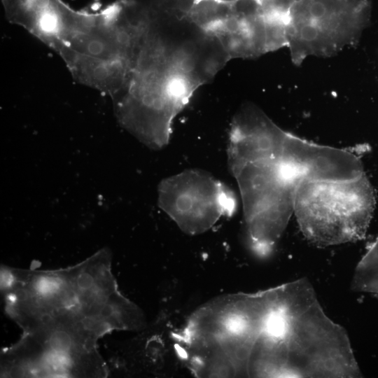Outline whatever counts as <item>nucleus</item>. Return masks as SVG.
<instances>
[{"mask_svg": "<svg viewBox=\"0 0 378 378\" xmlns=\"http://www.w3.org/2000/svg\"><path fill=\"white\" fill-rule=\"evenodd\" d=\"M229 59L188 15L148 12L129 75L111 97L120 122L147 145L164 146L176 115Z\"/></svg>", "mask_w": 378, "mask_h": 378, "instance_id": "f257e3e1", "label": "nucleus"}, {"mask_svg": "<svg viewBox=\"0 0 378 378\" xmlns=\"http://www.w3.org/2000/svg\"><path fill=\"white\" fill-rule=\"evenodd\" d=\"M6 310L23 333L59 332L90 346L113 330L145 326L142 311L123 296L108 251L66 269L1 270Z\"/></svg>", "mask_w": 378, "mask_h": 378, "instance_id": "f03ea898", "label": "nucleus"}, {"mask_svg": "<svg viewBox=\"0 0 378 378\" xmlns=\"http://www.w3.org/2000/svg\"><path fill=\"white\" fill-rule=\"evenodd\" d=\"M346 330L325 313L312 284L279 286V296L252 355L248 377H361Z\"/></svg>", "mask_w": 378, "mask_h": 378, "instance_id": "7ed1b4c3", "label": "nucleus"}, {"mask_svg": "<svg viewBox=\"0 0 378 378\" xmlns=\"http://www.w3.org/2000/svg\"><path fill=\"white\" fill-rule=\"evenodd\" d=\"M279 286L216 299L199 309L185 332L186 356L200 374L248 377L250 361L274 308Z\"/></svg>", "mask_w": 378, "mask_h": 378, "instance_id": "20e7f679", "label": "nucleus"}, {"mask_svg": "<svg viewBox=\"0 0 378 378\" xmlns=\"http://www.w3.org/2000/svg\"><path fill=\"white\" fill-rule=\"evenodd\" d=\"M145 24L139 10L122 0L88 13L57 53L75 80L113 97L129 75Z\"/></svg>", "mask_w": 378, "mask_h": 378, "instance_id": "39448f33", "label": "nucleus"}, {"mask_svg": "<svg viewBox=\"0 0 378 378\" xmlns=\"http://www.w3.org/2000/svg\"><path fill=\"white\" fill-rule=\"evenodd\" d=\"M374 206V190L364 174L346 181H301L294 214L306 239L326 247L362 239Z\"/></svg>", "mask_w": 378, "mask_h": 378, "instance_id": "423d86ee", "label": "nucleus"}, {"mask_svg": "<svg viewBox=\"0 0 378 378\" xmlns=\"http://www.w3.org/2000/svg\"><path fill=\"white\" fill-rule=\"evenodd\" d=\"M368 0H297L288 13L287 48L297 66L356 44L371 16Z\"/></svg>", "mask_w": 378, "mask_h": 378, "instance_id": "0eeeda50", "label": "nucleus"}, {"mask_svg": "<svg viewBox=\"0 0 378 378\" xmlns=\"http://www.w3.org/2000/svg\"><path fill=\"white\" fill-rule=\"evenodd\" d=\"M230 169L239 188L249 237L255 248L267 252L280 239L294 214L300 180L281 159Z\"/></svg>", "mask_w": 378, "mask_h": 378, "instance_id": "6e6552de", "label": "nucleus"}, {"mask_svg": "<svg viewBox=\"0 0 378 378\" xmlns=\"http://www.w3.org/2000/svg\"><path fill=\"white\" fill-rule=\"evenodd\" d=\"M159 206L189 234L209 230L234 211L235 200L222 183L199 169H188L163 180Z\"/></svg>", "mask_w": 378, "mask_h": 378, "instance_id": "1a4fd4ad", "label": "nucleus"}, {"mask_svg": "<svg viewBox=\"0 0 378 378\" xmlns=\"http://www.w3.org/2000/svg\"><path fill=\"white\" fill-rule=\"evenodd\" d=\"M228 13L206 31L220 43L230 59L255 58L274 51V23L258 0H230Z\"/></svg>", "mask_w": 378, "mask_h": 378, "instance_id": "9d476101", "label": "nucleus"}, {"mask_svg": "<svg viewBox=\"0 0 378 378\" xmlns=\"http://www.w3.org/2000/svg\"><path fill=\"white\" fill-rule=\"evenodd\" d=\"M288 134L255 105H244L231 126L227 150L230 167L281 159Z\"/></svg>", "mask_w": 378, "mask_h": 378, "instance_id": "9b49d317", "label": "nucleus"}, {"mask_svg": "<svg viewBox=\"0 0 378 378\" xmlns=\"http://www.w3.org/2000/svg\"><path fill=\"white\" fill-rule=\"evenodd\" d=\"M301 181H338L365 174L351 152L314 144L288 133L281 158Z\"/></svg>", "mask_w": 378, "mask_h": 378, "instance_id": "f8f14e48", "label": "nucleus"}, {"mask_svg": "<svg viewBox=\"0 0 378 378\" xmlns=\"http://www.w3.org/2000/svg\"><path fill=\"white\" fill-rule=\"evenodd\" d=\"M2 4L10 22L22 26L57 52L85 15L62 0H2Z\"/></svg>", "mask_w": 378, "mask_h": 378, "instance_id": "ddd939ff", "label": "nucleus"}, {"mask_svg": "<svg viewBox=\"0 0 378 378\" xmlns=\"http://www.w3.org/2000/svg\"><path fill=\"white\" fill-rule=\"evenodd\" d=\"M351 286L354 291L378 295V236L357 264Z\"/></svg>", "mask_w": 378, "mask_h": 378, "instance_id": "4468645a", "label": "nucleus"}, {"mask_svg": "<svg viewBox=\"0 0 378 378\" xmlns=\"http://www.w3.org/2000/svg\"><path fill=\"white\" fill-rule=\"evenodd\" d=\"M265 15L270 19L288 24V13L297 0H258Z\"/></svg>", "mask_w": 378, "mask_h": 378, "instance_id": "2eb2a0df", "label": "nucleus"}, {"mask_svg": "<svg viewBox=\"0 0 378 378\" xmlns=\"http://www.w3.org/2000/svg\"><path fill=\"white\" fill-rule=\"evenodd\" d=\"M146 6L180 15H188L195 0H139Z\"/></svg>", "mask_w": 378, "mask_h": 378, "instance_id": "dca6fc26", "label": "nucleus"}]
</instances>
